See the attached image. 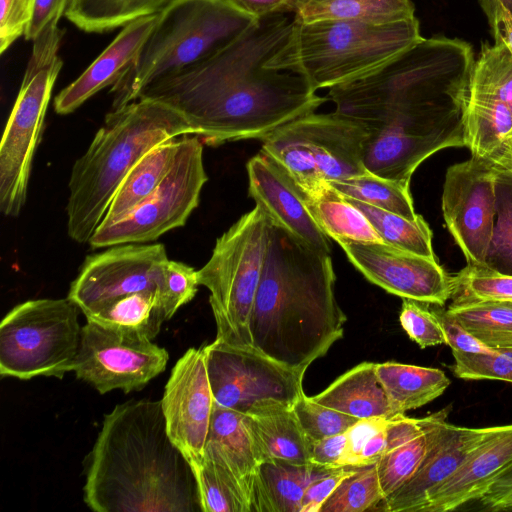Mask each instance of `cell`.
<instances>
[{
	"label": "cell",
	"mask_w": 512,
	"mask_h": 512,
	"mask_svg": "<svg viewBox=\"0 0 512 512\" xmlns=\"http://www.w3.org/2000/svg\"><path fill=\"white\" fill-rule=\"evenodd\" d=\"M286 12L258 18L220 51L149 85L139 98L173 108L195 136L212 146L263 140L281 125L314 112L328 98L317 95L302 76L268 67L292 29L294 17Z\"/></svg>",
	"instance_id": "1"
},
{
	"label": "cell",
	"mask_w": 512,
	"mask_h": 512,
	"mask_svg": "<svg viewBox=\"0 0 512 512\" xmlns=\"http://www.w3.org/2000/svg\"><path fill=\"white\" fill-rule=\"evenodd\" d=\"M472 46L435 36L383 65L332 87L335 113L360 125L365 142L416 138L461 125V107L474 65Z\"/></svg>",
	"instance_id": "2"
},
{
	"label": "cell",
	"mask_w": 512,
	"mask_h": 512,
	"mask_svg": "<svg viewBox=\"0 0 512 512\" xmlns=\"http://www.w3.org/2000/svg\"><path fill=\"white\" fill-rule=\"evenodd\" d=\"M95 512L201 511L191 464L166 429L161 400H130L105 415L85 465Z\"/></svg>",
	"instance_id": "3"
},
{
	"label": "cell",
	"mask_w": 512,
	"mask_h": 512,
	"mask_svg": "<svg viewBox=\"0 0 512 512\" xmlns=\"http://www.w3.org/2000/svg\"><path fill=\"white\" fill-rule=\"evenodd\" d=\"M335 282L329 253L270 218L249 321L253 349L285 367L306 371L343 336L347 317L336 300Z\"/></svg>",
	"instance_id": "4"
},
{
	"label": "cell",
	"mask_w": 512,
	"mask_h": 512,
	"mask_svg": "<svg viewBox=\"0 0 512 512\" xmlns=\"http://www.w3.org/2000/svg\"><path fill=\"white\" fill-rule=\"evenodd\" d=\"M186 135H194L186 119L161 102L139 98L112 109L71 169L66 206L69 237L88 243L134 164L153 147Z\"/></svg>",
	"instance_id": "5"
},
{
	"label": "cell",
	"mask_w": 512,
	"mask_h": 512,
	"mask_svg": "<svg viewBox=\"0 0 512 512\" xmlns=\"http://www.w3.org/2000/svg\"><path fill=\"white\" fill-rule=\"evenodd\" d=\"M422 38L416 17L385 24L294 18L268 67L302 76L315 91L330 89L366 75Z\"/></svg>",
	"instance_id": "6"
},
{
	"label": "cell",
	"mask_w": 512,
	"mask_h": 512,
	"mask_svg": "<svg viewBox=\"0 0 512 512\" xmlns=\"http://www.w3.org/2000/svg\"><path fill=\"white\" fill-rule=\"evenodd\" d=\"M257 19L223 0H171L133 62L112 86V108L139 98L149 85L208 59Z\"/></svg>",
	"instance_id": "7"
},
{
	"label": "cell",
	"mask_w": 512,
	"mask_h": 512,
	"mask_svg": "<svg viewBox=\"0 0 512 512\" xmlns=\"http://www.w3.org/2000/svg\"><path fill=\"white\" fill-rule=\"evenodd\" d=\"M270 217L259 205L242 215L215 243L207 263L197 270L209 292L216 339L239 349H253L249 321L261 278Z\"/></svg>",
	"instance_id": "8"
},
{
	"label": "cell",
	"mask_w": 512,
	"mask_h": 512,
	"mask_svg": "<svg viewBox=\"0 0 512 512\" xmlns=\"http://www.w3.org/2000/svg\"><path fill=\"white\" fill-rule=\"evenodd\" d=\"M64 30L33 40V50L0 143V212L17 217L28 192L52 90L62 68L58 55Z\"/></svg>",
	"instance_id": "9"
},
{
	"label": "cell",
	"mask_w": 512,
	"mask_h": 512,
	"mask_svg": "<svg viewBox=\"0 0 512 512\" xmlns=\"http://www.w3.org/2000/svg\"><path fill=\"white\" fill-rule=\"evenodd\" d=\"M80 308L68 297L33 299L13 307L0 325V374L28 380L62 378L80 347Z\"/></svg>",
	"instance_id": "10"
},
{
	"label": "cell",
	"mask_w": 512,
	"mask_h": 512,
	"mask_svg": "<svg viewBox=\"0 0 512 512\" xmlns=\"http://www.w3.org/2000/svg\"><path fill=\"white\" fill-rule=\"evenodd\" d=\"M366 131L335 112L296 117L263 139L261 152L303 191L364 173Z\"/></svg>",
	"instance_id": "11"
},
{
	"label": "cell",
	"mask_w": 512,
	"mask_h": 512,
	"mask_svg": "<svg viewBox=\"0 0 512 512\" xmlns=\"http://www.w3.org/2000/svg\"><path fill=\"white\" fill-rule=\"evenodd\" d=\"M207 180L202 140L195 135L180 137L173 164L157 188L121 219L100 223L88 244L98 249L147 243L184 226L199 205Z\"/></svg>",
	"instance_id": "12"
},
{
	"label": "cell",
	"mask_w": 512,
	"mask_h": 512,
	"mask_svg": "<svg viewBox=\"0 0 512 512\" xmlns=\"http://www.w3.org/2000/svg\"><path fill=\"white\" fill-rule=\"evenodd\" d=\"M464 145L471 155L506 168L512 141V54L484 42L461 107Z\"/></svg>",
	"instance_id": "13"
},
{
	"label": "cell",
	"mask_w": 512,
	"mask_h": 512,
	"mask_svg": "<svg viewBox=\"0 0 512 512\" xmlns=\"http://www.w3.org/2000/svg\"><path fill=\"white\" fill-rule=\"evenodd\" d=\"M214 403L243 414L268 401L293 406L304 393V370L285 367L254 349L218 339L203 346Z\"/></svg>",
	"instance_id": "14"
},
{
	"label": "cell",
	"mask_w": 512,
	"mask_h": 512,
	"mask_svg": "<svg viewBox=\"0 0 512 512\" xmlns=\"http://www.w3.org/2000/svg\"><path fill=\"white\" fill-rule=\"evenodd\" d=\"M168 360V351L148 338L87 321L73 371L100 394L116 389L129 393L162 373Z\"/></svg>",
	"instance_id": "15"
},
{
	"label": "cell",
	"mask_w": 512,
	"mask_h": 512,
	"mask_svg": "<svg viewBox=\"0 0 512 512\" xmlns=\"http://www.w3.org/2000/svg\"><path fill=\"white\" fill-rule=\"evenodd\" d=\"M499 166L471 155L447 169L442 194L445 223L467 264L485 266L496 217Z\"/></svg>",
	"instance_id": "16"
},
{
	"label": "cell",
	"mask_w": 512,
	"mask_h": 512,
	"mask_svg": "<svg viewBox=\"0 0 512 512\" xmlns=\"http://www.w3.org/2000/svg\"><path fill=\"white\" fill-rule=\"evenodd\" d=\"M163 244L128 243L87 256L67 297L86 316L134 292L157 289L168 261Z\"/></svg>",
	"instance_id": "17"
},
{
	"label": "cell",
	"mask_w": 512,
	"mask_h": 512,
	"mask_svg": "<svg viewBox=\"0 0 512 512\" xmlns=\"http://www.w3.org/2000/svg\"><path fill=\"white\" fill-rule=\"evenodd\" d=\"M161 404L169 437L192 469L200 466L214 407L204 347L189 348L178 359Z\"/></svg>",
	"instance_id": "18"
},
{
	"label": "cell",
	"mask_w": 512,
	"mask_h": 512,
	"mask_svg": "<svg viewBox=\"0 0 512 512\" xmlns=\"http://www.w3.org/2000/svg\"><path fill=\"white\" fill-rule=\"evenodd\" d=\"M350 262L373 284L401 298L443 306L452 293V276L427 258L386 243L338 242Z\"/></svg>",
	"instance_id": "19"
},
{
	"label": "cell",
	"mask_w": 512,
	"mask_h": 512,
	"mask_svg": "<svg viewBox=\"0 0 512 512\" xmlns=\"http://www.w3.org/2000/svg\"><path fill=\"white\" fill-rule=\"evenodd\" d=\"M248 194L273 222L313 246L331 253L330 238L311 214L304 191L291 176L264 153L253 156L246 165Z\"/></svg>",
	"instance_id": "20"
},
{
	"label": "cell",
	"mask_w": 512,
	"mask_h": 512,
	"mask_svg": "<svg viewBox=\"0 0 512 512\" xmlns=\"http://www.w3.org/2000/svg\"><path fill=\"white\" fill-rule=\"evenodd\" d=\"M495 429L496 426L468 428L448 423L416 473L387 497L381 503L380 509L386 512H421L430 494L446 481Z\"/></svg>",
	"instance_id": "21"
},
{
	"label": "cell",
	"mask_w": 512,
	"mask_h": 512,
	"mask_svg": "<svg viewBox=\"0 0 512 512\" xmlns=\"http://www.w3.org/2000/svg\"><path fill=\"white\" fill-rule=\"evenodd\" d=\"M512 467V424L496 426L459 468L429 496L421 512L463 510Z\"/></svg>",
	"instance_id": "22"
},
{
	"label": "cell",
	"mask_w": 512,
	"mask_h": 512,
	"mask_svg": "<svg viewBox=\"0 0 512 512\" xmlns=\"http://www.w3.org/2000/svg\"><path fill=\"white\" fill-rule=\"evenodd\" d=\"M158 13L139 18L122 29L104 51L54 100V110L67 115L102 89L113 86L133 62L154 27Z\"/></svg>",
	"instance_id": "23"
},
{
	"label": "cell",
	"mask_w": 512,
	"mask_h": 512,
	"mask_svg": "<svg viewBox=\"0 0 512 512\" xmlns=\"http://www.w3.org/2000/svg\"><path fill=\"white\" fill-rule=\"evenodd\" d=\"M245 420L261 463L279 459L311 464V442L292 406L275 401L258 403L245 414Z\"/></svg>",
	"instance_id": "24"
},
{
	"label": "cell",
	"mask_w": 512,
	"mask_h": 512,
	"mask_svg": "<svg viewBox=\"0 0 512 512\" xmlns=\"http://www.w3.org/2000/svg\"><path fill=\"white\" fill-rule=\"evenodd\" d=\"M204 457L224 467L241 485L249 498L261 460L245 414L214 403Z\"/></svg>",
	"instance_id": "25"
},
{
	"label": "cell",
	"mask_w": 512,
	"mask_h": 512,
	"mask_svg": "<svg viewBox=\"0 0 512 512\" xmlns=\"http://www.w3.org/2000/svg\"><path fill=\"white\" fill-rule=\"evenodd\" d=\"M449 411L446 407L422 418L424 432L418 436L386 430V448L376 462L384 500L416 473L431 447L442 436Z\"/></svg>",
	"instance_id": "26"
},
{
	"label": "cell",
	"mask_w": 512,
	"mask_h": 512,
	"mask_svg": "<svg viewBox=\"0 0 512 512\" xmlns=\"http://www.w3.org/2000/svg\"><path fill=\"white\" fill-rule=\"evenodd\" d=\"M325 470L279 459L263 461L253 480L250 512H300L307 486Z\"/></svg>",
	"instance_id": "27"
},
{
	"label": "cell",
	"mask_w": 512,
	"mask_h": 512,
	"mask_svg": "<svg viewBox=\"0 0 512 512\" xmlns=\"http://www.w3.org/2000/svg\"><path fill=\"white\" fill-rule=\"evenodd\" d=\"M312 399L359 420L396 416L378 379L376 363L372 362L353 367Z\"/></svg>",
	"instance_id": "28"
},
{
	"label": "cell",
	"mask_w": 512,
	"mask_h": 512,
	"mask_svg": "<svg viewBox=\"0 0 512 512\" xmlns=\"http://www.w3.org/2000/svg\"><path fill=\"white\" fill-rule=\"evenodd\" d=\"M376 373L395 415L405 414L433 401L450 384L440 369L394 361L376 364Z\"/></svg>",
	"instance_id": "29"
},
{
	"label": "cell",
	"mask_w": 512,
	"mask_h": 512,
	"mask_svg": "<svg viewBox=\"0 0 512 512\" xmlns=\"http://www.w3.org/2000/svg\"><path fill=\"white\" fill-rule=\"evenodd\" d=\"M314 219L337 243L343 240L384 243L362 212L329 183L304 191Z\"/></svg>",
	"instance_id": "30"
},
{
	"label": "cell",
	"mask_w": 512,
	"mask_h": 512,
	"mask_svg": "<svg viewBox=\"0 0 512 512\" xmlns=\"http://www.w3.org/2000/svg\"><path fill=\"white\" fill-rule=\"evenodd\" d=\"M178 148L179 138H174L145 153L119 185L101 223L121 219L145 200L167 175Z\"/></svg>",
	"instance_id": "31"
},
{
	"label": "cell",
	"mask_w": 512,
	"mask_h": 512,
	"mask_svg": "<svg viewBox=\"0 0 512 512\" xmlns=\"http://www.w3.org/2000/svg\"><path fill=\"white\" fill-rule=\"evenodd\" d=\"M86 319L114 331L152 340L168 317L158 290L146 289L121 296Z\"/></svg>",
	"instance_id": "32"
},
{
	"label": "cell",
	"mask_w": 512,
	"mask_h": 512,
	"mask_svg": "<svg viewBox=\"0 0 512 512\" xmlns=\"http://www.w3.org/2000/svg\"><path fill=\"white\" fill-rule=\"evenodd\" d=\"M410 0H324L299 7L294 18L302 22L352 20L374 24L414 18Z\"/></svg>",
	"instance_id": "33"
},
{
	"label": "cell",
	"mask_w": 512,
	"mask_h": 512,
	"mask_svg": "<svg viewBox=\"0 0 512 512\" xmlns=\"http://www.w3.org/2000/svg\"><path fill=\"white\" fill-rule=\"evenodd\" d=\"M171 0H72L65 16L86 32H104L159 13Z\"/></svg>",
	"instance_id": "34"
},
{
	"label": "cell",
	"mask_w": 512,
	"mask_h": 512,
	"mask_svg": "<svg viewBox=\"0 0 512 512\" xmlns=\"http://www.w3.org/2000/svg\"><path fill=\"white\" fill-rule=\"evenodd\" d=\"M446 313L489 349H512V301L451 303Z\"/></svg>",
	"instance_id": "35"
},
{
	"label": "cell",
	"mask_w": 512,
	"mask_h": 512,
	"mask_svg": "<svg viewBox=\"0 0 512 512\" xmlns=\"http://www.w3.org/2000/svg\"><path fill=\"white\" fill-rule=\"evenodd\" d=\"M346 198L368 219L384 243L403 251L436 259L432 247V231L421 215L410 220L353 198Z\"/></svg>",
	"instance_id": "36"
},
{
	"label": "cell",
	"mask_w": 512,
	"mask_h": 512,
	"mask_svg": "<svg viewBox=\"0 0 512 512\" xmlns=\"http://www.w3.org/2000/svg\"><path fill=\"white\" fill-rule=\"evenodd\" d=\"M329 184L346 197L367 203L414 220L418 217L411 197L410 184L378 176L368 170Z\"/></svg>",
	"instance_id": "37"
},
{
	"label": "cell",
	"mask_w": 512,
	"mask_h": 512,
	"mask_svg": "<svg viewBox=\"0 0 512 512\" xmlns=\"http://www.w3.org/2000/svg\"><path fill=\"white\" fill-rule=\"evenodd\" d=\"M203 512H250L249 498L237 480L221 465L204 457L193 468Z\"/></svg>",
	"instance_id": "38"
},
{
	"label": "cell",
	"mask_w": 512,
	"mask_h": 512,
	"mask_svg": "<svg viewBox=\"0 0 512 512\" xmlns=\"http://www.w3.org/2000/svg\"><path fill=\"white\" fill-rule=\"evenodd\" d=\"M495 195L496 219L485 266L512 276V169L498 168Z\"/></svg>",
	"instance_id": "39"
},
{
	"label": "cell",
	"mask_w": 512,
	"mask_h": 512,
	"mask_svg": "<svg viewBox=\"0 0 512 512\" xmlns=\"http://www.w3.org/2000/svg\"><path fill=\"white\" fill-rule=\"evenodd\" d=\"M383 500L375 463L357 467L345 477L319 512H363L373 510Z\"/></svg>",
	"instance_id": "40"
},
{
	"label": "cell",
	"mask_w": 512,
	"mask_h": 512,
	"mask_svg": "<svg viewBox=\"0 0 512 512\" xmlns=\"http://www.w3.org/2000/svg\"><path fill=\"white\" fill-rule=\"evenodd\" d=\"M453 304L512 301V276L486 266L468 265L452 276Z\"/></svg>",
	"instance_id": "41"
},
{
	"label": "cell",
	"mask_w": 512,
	"mask_h": 512,
	"mask_svg": "<svg viewBox=\"0 0 512 512\" xmlns=\"http://www.w3.org/2000/svg\"><path fill=\"white\" fill-rule=\"evenodd\" d=\"M292 409L311 442L348 431L360 420L315 402L303 393Z\"/></svg>",
	"instance_id": "42"
},
{
	"label": "cell",
	"mask_w": 512,
	"mask_h": 512,
	"mask_svg": "<svg viewBox=\"0 0 512 512\" xmlns=\"http://www.w3.org/2000/svg\"><path fill=\"white\" fill-rule=\"evenodd\" d=\"M454 362L450 369L465 380H502L512 383V356L500 351H452Z\"/></svg>",
	"instance_id": "43"
},
{
	"label": "cell",
	"mask_w": 512,
	"mask_h": 512,
	"mask_svg": "<svg viewBox=\"0 0 512 512\" xmlns=\"http://www.w3.org/2000/svg\"><path fill=\"white\" fill-rule=\"evenodd\" d=\"M197 270L183 262L168 260L163 268L158 293L170 320L197 293Z\"/></svg>",
	"instance_id": "44"
},
{
	"label": "cell",
	"mask_w": 512,
	"mask_h": 512,
	"mask_svg": "<svg viewBox=\"0 0 512 512\" xmlns=\"http://www.w3.org/2000/svg\"><path fill=\"white\" fill-rule=\"evenodd\" d=\"M430 304L403 298L399 321L409 338L420 348L446 344L442 325Z\"/></svg>",
	"instance_id": "45"
},
{
	"label": "cell",
	"mask_w": 512,
	"mask_h": 512,
	"mask_svg": "<svg viewBox=\"0 0 512 512\" xmlns=\"http://www.w3.org/2000/svg\"><path fill=\"white\" fill-rule=\"evenodd\" d=\"M34 0H0V52L25 35L32 18Z\"/></svg>",
	"instance_id": "46"
},
{
	"label": "cell",
	"mask_w": 512,
	"mask_h": 512,
	"mask_svg": "<svg viewBox=\"0 0 512 512\" xmlns=\"http://www.w3.org/2000/svg\"><path fill=\"white\" fill-rule=\"evenodd\" d=\"M310 463L325 469L354 467L349 430L313 442Z\"/></svg>",
	"instance_id": "47"
},
{
	"label": "cell",
	"mask_w": 512,
	"mask_h": 512,
	"mask_svg": "<svg viewBox=\"0 0 512 512\" xmlns=\"http://www.w3.org/2000/svg\"><path fill=\"white\" fill-rule=\"evenodd\" d=\"M357 467L326 469L307 486L302 498L300 512H319L338 484Z\"/></svg>",
	"instance_id": "48"
},
{
	"label": "cell",
	"mask_w": 512,
	"mask_h": 512,
	"mask_svg": "<svg viewBox=\"0 0 512 512\" xmlns=\"http://www.w3.org/2000/svg\"><path fill=\"white\" fill-rule=\"evenodd\" d=\"M72 0H34L32 18L25 33L26 40H34L42 33L58 27Z\"/></svg>",
	"instance_id": "49"
},
{
	"label": "cell",
	"mask_w": 512,
	"mask_h": 512,
	"mask_svg": "<svg viewBox=\"0 0 512 512\" xmlns=\"http://www.w3.org/2000/svg\"><path fill=\"white\" fill-rule=\"evenodd\" d=\"M464 509L512 511V467L501 474L478 499Z\"/></svg>",
	"instance_id": "50"
},
{
	"label": "cell",
	"mask_w": 512,
	"mask_h": 512,
	"mask_svg": "<svg viewBox=\"0 0 512 512\" xmlns=\"http://www.w3.org/2000/svg\"><path fill=\"white\" fill-rule=\"evenodd\" d=\"M432 308L436 313L446 337V345L452 348V351L459 352H488L491 349L470 334L457 320L446 313V310Z\"/></svg>",
	"instance_id": "51"
},
{
	"label": "cell",
	"mask_w": 512,
	"mask_h": 512,
	"mask_svg": "<svg viewBox=\"0 0 512 512\" xmlns=\"http://www.w3.org/2000/svg\"><path fill=\"white\" fill-rule=\"evenodd\" d=\"M489 26L494 43L504 45L512 54V15L499 0H478Z\"/></svg>",
	"instance_id": "52"
},
{
	"label": "cell",
	"mask_w": 512,
	"mask_h": 512,
	"mask_svg": "<svg viewBox=\"0 0 512 512\" xmlns=\"http://www.w3.org/2000/svg\"><path fill=\"white\" fill-rule=\"evenodd\" d=\"M236 10L258 19L263 16L280 12L290 11L289 0H223Z\"/></svg>",
	"instance_id": "53"
},
{
	"label": "cell",
	"mask_w": 512,
	"mask_h": 512,
	"mask_svg": "<svg viewBox=\"0 0 512 512\" xmlns=\"http://www.w3.org/2000/svg\"><path fill=\"white\" fill-rule=\"evenodd\" d=\"M320 1L324 0H289V10L294 13L299 7L303 5Z\"/></svg>",
	"instance_id": "54"
},
{
	"label": "cell",
	"mask_w": 512,
	"mask_h": 512,
	"mask_svg": "<svg viewBox=\"0 0 512 512\" xmlns=\"http://www.w3.org/2000/svg\"><path fill=\"white\" fill-rule=\"evenodd\" d=\"M499 2L512 15V0H499Z\"/></svg>",
	"instance_id": "55"
},
{
	"label": "cell",
	"mask_w": 512,
	"mask_h": 512,
	"mask_svg": "<svg viewBox=\"0 0 512 512\" xmlns=\"http://www.w3.org/2000/svg\"><path fill=\"white\" fill-rule=\"evenodd\" d=\"M506 168L512 169V141L510 143L508 163H507V167Z\"/></svg>",
	"instance_id": "56"
},
{
	"label": "cell",
	"mask_w": 512,
	"mask_h": 512,
	"mask_svg": "<svg viewBox=\"0 0 512 512\" xmlns=\"http://www.w3.org/2000/svg\"><path fill=\"white\" fill-rule=\"evenodd\" d=\"M500 351H503V352L509 354L510 356H512V349H500Z\"/></svg>",
	"instance_id": "57"
}]
</instances>
